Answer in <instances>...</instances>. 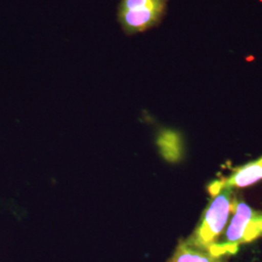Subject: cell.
Listing matches in <instances>:
<instances>
[{"label":"cell","instance_id":"3957f363","mask_svg":"<svg viewBox=\"0 0 262 262\" xmlns=\"http://www.w3.org/2000/svg\"><path fill=\"white\" fill-rule=\"evenodd\" d=\"M168 0H122L118 19L128 34L144 32L159 25L164 16Z\"/></svg>","mask_w":262,"mask_h":262},{"label":"cell","instance_id":"277c9868","mask_svg":"<svg viewBox=\"0 0 262 262\" xmlns=\"http://www.w3.org/2000/svg\"><path fill=\"white\" fill-rule=\"evenodd\" d=\"M262 179V158L239 167L234 173L222 181H215L209 186V191L215 195L223 188L249 187Z\"/></svg>","mask_w":262,"mask_h":262},{"label":"cell","instance_id":"5b68a950","mask_svg":"<svg viewBox=\"0 0 262 262\" xmlns=\"http://www.w3.org/2000/svg\"><path fill=\"white\" fill-rule=\"evenodd\" d=\"M226 256L214 255L209 252L190 247L186 241L178 244L168 262H226Z\"/></svg>","mask_w":262,"mask_h":262},{"label":"cell","instance_id":"6da1fadb","mask_svg":"<svg viewBox=\"0 0 262 262\" xmlns=\"http://www.w3.org/2000/svg\"><path fill=\"white\" fill-rule=\"evenodd\" d=\"M232 219L228 223L225 234L220 237L209 253L228 256L237 253L239 247L262 237V211L235 200Z\"/></svg>","mask_w":262,"mask_h":262},{"label":"cell","instance_id":"8992f818","mask_svg":"<svg viewBox=\"0 0 262 262\" xmlns=\"http://www.w3.org/2000/svg\"><path fill=\"white\" fill-rule=\"evenodd\" d=\"M160 154L170 162H177L183 156V142L178 132L162 130L158 137Z\"/></svg>","mask_w":262,"mask_h":262},{"label":"cell","instance_id":"7a4b0ae2","mask_svg":"<svg viewBox=\"0 0 262 262\" xmlns=\"http://www.w3.org/2000/svg\"><path fill=\"white\" fill-rule=\"evenodd\" d=\"M234 204L232 188L221 189L213 195L200 224L185 241L192 248L209 252L222 236Z\"/></svg>","mask_w":262,"mask_h":262}]
</instances>
